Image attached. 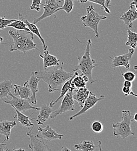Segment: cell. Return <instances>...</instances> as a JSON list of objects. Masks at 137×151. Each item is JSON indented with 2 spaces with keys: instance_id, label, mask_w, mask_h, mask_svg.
Listing matches in <instances>:
<instances>
[{
  "instance_id": "8",
  "label": "cell",
  "mask_w": 137,
  "mask_h": 151,
  "mask_svg": "<svg viewBox=\"0 0 137 151\" xmlns=\"http://www.w3.org/2000/svg\"><path fill=\"white\" fill-rule=\"evenodd\" d=\"M62 1L60 0L57 2L56 0H46L44 4H41L43 6V13L39 17L33 18V23L36 24L41 20L50 17L56 13L57 10L61 6L59 3Z\"/></svg>"
},
{
  "instance_id": "31",
  "label": "cell",
  "mask_w": 137,
  "mask_h": 151,
  "mask_svg": "<svg viewBox=\"0 0 137 151\" xmlns=\"http://www.w3.org/2000/svg\"><path fill=\"white\" fill-rule=\"evenodd\" d=\"M15 19H7L4 17L0 18V30H4L5 28L7 27L8 25L11 22L14 21Z\"/></svg>"
},
{
  "instance_id": "13",
  "label": "cell",
  "mask_w": 137,
  "mask_h": 151,
  "mask_svg": "<svg viewBox=\"0 0 137 151\" xmlns=\"http://www.w3.org/2000/svg\"><path fill=\"white\" fill-rule=\"evenodd\" d=\"M40 81V79L39 78L35 75L34 72H32L29 79L26 81H25V83L23 84V85L28 86L31 91L32 95L30 96L29 100L33 105L37 104V99H36V94L39 91L38 84Z\"/></svg>"
},
{
  "instance_id": "18",
  "label": "cell",
  "mask_w": 137,
  "mask_h": 151,
  "mask_svg": "<svg viewBox=\"0 0 137 151\" xmlns=\"http://www.w3.org/2000/svg\"><path fill=\"white\" fill-rule=\"evenodd\" d=\"M90 91L86 88H80L73 91V99L78 103L80 108H81L89 94Z\"/></svg>"
},
{
  "instance_id": "20",
  "label": "cell",
  "mask_w": 137,
  "mask_h": 151,
  "mask_svg": "<svg viewBox=\"0 0 137 151\" xmlns=\"http://www.w3.org/2000/svg\"><path fill=\"white\" fill-rule=\"evenodd\" d=\"M16 125L17 123L15 121H0V134L4 135L6 140H9L11 130Z\"/></svg>"
},
{
  "instance_id": "10",
  "label": "cell",
  "mask_w": 137,
  "mask_h": 151,
  "mask_svg": "<svg viewBox=\"0 0 137 151\" xmlns=\"http://www.w3.org/2000/svg\"><path fill=\"white\" fill-rule=\"evenodd\" d=\"M137 0H133L130 3L129 9L123 14L120 19L124 22L127 29L131 28L133 22L137 19Z\"/></svg>"
},
{
  "instance_id": "37",
  "label": "cell",
  "mask_w": 137,
  "mask_h": 151,
  "mask_svg": "<svg viewBox=\"0 0 137 151\" xmlns=\"http://www.w3.org/2000/svg\"><path fill=\"white\" fill-rule=\"evenodd\" d=\"M105 1V4H106V6L109 8L110 6V3L112 2V0H104Z\"/></svg>"
},
{
  "instance_id": "23",
  "label": "cell",
  "mask_w": 137,
  "mask_h": 151,
  "mask_svg": "<svg viewBox=\"0 0 137 151\" xmlns=\"http://www.w3.org/2000/svg\"><path fill=\"white\" fill-rule=\"evenodd\" d=\"M12 88V80H5L0 83V99L1 101L6 98L7 99L9 98V93Z\"/></svg>"
},
{
  "instance_id": "36",
  "label": "cell",
  "mask_w": 137,
  "mask_h": 151,
  "mask_svg": "<svg viewBox=\"0 0 137 151\" xmlns=\"http://www.w3.org/2000/svg\"><path fill=\"white\" fill-rule=\"evenodd\" d=\"M8 148L7 147V145L4 143L0 144V151H7Z\"/></svg>"
},
{
  "instance_id": "2",
  "label": "cell",
  "mask_w": 137,
  "mask_h": 151,
  "mask_svg": "<svg viewBox=\"0 0 137 151\" xmlns=\"http://www.w3.org/2000/svg\"><path fill=\"white\" fill-rule=\"evenodd\" d=\"M8 33L12 39V42H6L4 44H9V51L11 52L14 51H19L26 54L28 51L37 50V44L33 42V34L31 32L24 30H9Z\"/></svg>"
},
{
  "instance_id": "5",
  "label": "cell",
  "mask_w": 137,
  "mask_h": 151,
  "mask_svg": "<svg viewBox=\"0 0 137 151\" xmlns=\"http://www.w3.org/2000/svg\"><path fill=\"white\" fill-rule=\"evenodd\" d=\"M86 15L80 18L82 24L85 27H88L93 30L95 33V37H99L98 32V25L99 22L104 19H107V17L104 15H100L97 12L95 11L93 5H89L86 8Z\"/></svg>"
},
{
  "instance_id": "25",
  "label": "cell",
  "mask_w": 137,
  "mask_h": 151,
  "mask_svg": "<svg viewBox=\"0 0 137 151\" xmlns=\"http://www.w3.org/2000/svg\"><path fill=\"white\" fill-rule=\"evenodd\" d=\"M76 150L83 151H94L96 147L92 141H82L79 144L74 146Z\"/></svg>"
},
{
  "instance_id": "4",
  "label": "cell",
  "mask_w": 137,
  "mask_h": 151,
  "mask_svg": "<svg viewBox=\"0 0 137 151\" xmlns=\"http://www.w3.org/2000/svg\"><path fill=\"white\" fill-rule=\"evenodd\" d=\"M122 120L120 122L113 124V135L116 137H121L123 139L127 138L130 135H134L135 133L131 130V123L133 117L129 110L122 111Z\"/></svg>"
},
{
  "instance_id": "22",
  "label": "cell",
  "mask_w": 137,
  "mask_h": 151,
  "mask_svg": "<svg viewBox=\"0 0 137 151\" xmlns=\"http://www.w3.org/2000/svg\"><path fill=\"white\" fill-rule=\"evenodd\" d=\"M14 92L15 95H18L21 98L29 99L31 96V91L30 88L25 85L21 86L18 84H14Z\"/></svg>"
},
{
  "instance_id": "28",
  "label": "cell",
  "mask_w": 137,
  "mask_h": 151,
  "mask_svg": "<svg viewBox=\"0 0 137 151\" xmlns=\"http://www.w3.org/2000/svg\"><path fill=\"white\" fill-rule=\"evenodd\" d=\"M64 5L59 8L57 10V12L61 10H64L67 14H69L73 9L74 0H64Z\"/></svg>"
},
{
  "instance_id": "24",
  "label": "cell",
  "mask_w": 137,
  "mask_h": 151,
  "mask_svg": "<svg viewBox=\"0 0 137 151\" xmlns=\"http://www.w3.org/2000/svg\"><path fill=\"white\" fill-rule=\"evenodd\" d=\"M74 76V75L72 76V77L71 78H70L69 80H67V81L62 85V88H61V93H60V94L59 95L58 98H57L55 101H54V102L52 101L50 103V104H49V105H50L49 106H50L51 108H52V107L59 101V100L61 98H62L65 95V94H66L68 91H72L71 84V81H72V80Z\"/></svg>"
},
{
  "instance_id": "41",
  "label": "cell",
  "mask_w": 137,
  "mask_h": 151,
  "mask_svg": "<svg viewBox=\"0 0 137 151\" xmlns=\"http://www.w3.org/2000/svg\"><path fill=\"white\" fill-rule=\"evenodd\" d=\"M2 40H3V38L2 37H1L0 36V44L1 43V42L2 41Z\"/></svg>"
},
{
  "instance_id": "6",
  "label": "cell",
  "mask_w": 137,
  "mask_h": 151,
  "mask_svg": "<svg viewBox=\"0 0 137 151\" xmlns=\"http://www.w3.org/2000/svg\"><path fill=\"white\" fill-rule=\"evenodd\" d=\"M9 96L11 97V99H8L4 102L6 104H9L12 107L15 108L18 111L21 112H25L28 110L33 109L36 111H39L40 108L33 106L30 104V100L28 99H24L18 98L16 95L13 94L11 91L9 93Z\"/></svg>"
},
{
  "instance_id": "19",
  "label": "cell",
  "mask_w": 137,
  "mask_h": 151,
  "mask_svg": "<svg viewBox=\"0 0 137 151\" xmlns=\"http://www.w3.org/2000/svg\"><path fill=\"white\" fill-rule=\"evenodd\" d=\"M39 114L38 116L36 123L38 125H44L46 120L50 117L51 113L53 112V109L46 104L42 105L40 109Z\"/></svg>"
},
{
  "instance_id": "42",
  "label": "cell",
  "mask_w": 137,
  "mask_h": 151,
  "mask_svg": "<svg viewBox=\"0 0 137 151\" xmlns=\"http://www.w3.org/2000/svg\"><path fill=\"white\" fill-rule=\"evenodd\" d=\"M137 68V66H134V69H135L136 70H137V68Z\"/></svg>"
},
{
  "instance_id": "40",
  "label": "cell",
  "mask_w": 137,
  "mask_h": 151,
  "mask_svg": "<svg viewBox=\"0 0 137 151\" xmlns=\"http://www.w3.org/2000/svg\"><path fill=\"white\" fill-rule=\"evenodd\" d=\"M62 151H70V149H68V148H67V147H64L62 148V150H61Z\"/></svg>"
},
{
  "instance_id": "21",
  "label": "cell",
  "mask_w": 137,
  "mask_h": 151,
  "mask_svg": "<svg viewBox=\"0 0 137 151\" xmlns=\"http://www.w3.org/2000/svg\"><path fill=\"white\" fill-rule=\"evenodd\" d=\"M12 108L16 112V114L14 116V118H16L18 120V121L22 126L26 127V129H29L31 127H34V124L32 122V120H34V118H30V117H28L21 112L18 111L15 108Z\"/></svg>"
},
{
  "instance_id": "15",
  "label": "cell",
  "mask_w": 137,
  "mask_h": 151,
  "mask_svg": "<svg viewBox=\"0 0 137 151\" xmlns=\"http://www.w3.org/2000/svg\"><path fill=\"white\" fill-rule=\"evenodd\" d=\"M39 56L43 60L44 69L59 65V59L56 56L51 55L47 50H45L43 52H41Z\"/></svg>"
},
{
  "instance_id": "26",
  "label": "cell",
  "mask_w": 137,
  "mask_h": 151,
  "mask_svg": "<svg viewBox=\"0 0 137 151\" xmlns=\"http://www.w3.org/2000/svg\"><path fill=\"white\" fill-rule=\"evenodd\" d=\"M128 36L127 41L125 42V45L130 46L131 48L136 49L137 45V34L136 32L131 31L129 29L127 30Z\"/></svg>"
},
{
  "instance_id": "39",
  "label": "cell",
  "mask_w": 137,
  "mask_h": 151,
  "mask_svg": "<svg viewBox=\"0 0 137 151\" xmlns=\"http://www.w3.org/2000/svg\"><path fill=\"white\" fill-rule=\"evenodd\" d=\"M137 113H136L134 114V117H133V120H135L136 122H137Z\"/></svg>"
},
{
  "instance_id": "1",
  "label": "cell",
  "mask_w": 137,
  "mask_h": 151,
  "mask_svg": "<svg viewBox=\"0 0 137 151\" xmlns=\"http://www.w3.org/2000/svg\"><path fill=\"white\" fill-rule=\"evenodd\" d=\"M63 66L64 63L62 62L59 66V65L51 66L44 69L43 70L34 72L35 75L47 84L49 93H52L54 91H59L58 87L62 86L74 75L75 72H66L64 70Z\"/></svg>"
},
{
  "instance_id": "7",
  "label": "cell",
  "mask_w": 137,
  "mask_h": 151,
  "mask_svg": "<svg viewBox=\"0 0 137 151\" xmlns=\"http://www.w3.org/2000/svg\"><path fill=\"white\" fill-rule=\"evenodd\" d=\"M73 91H68L63 96L64 98L61 102V105L59 108L53 111L51 113L50 117L51 119H55L58 115L70 111L75 110V102L73 99Z\"/></svg>"
},
{
  "instance_id": "32",
  "label": "cell",
  "mask_w": 137,
  "mask_h": 151,
  "mask_svg": "<svg viewBox=\"0 0 137 151\" xmlns=\"http://www.w3.org/2000/svg\"><path fill=\"white\" fill-rule=\"evenodd\" d=\"M123 78L127 81H133L136 77V75L135 73H134L132 72H125L124 73H122L121 74Z\"/></svg>"
},
{
  "instance_id": "33",
  "label": "cell",
  "mask_w": 137,
  "mask_h": 151,
  "mask_svg": "<svg viewBox=\"0 0 137 151\" xmlns=\"http://www.w3.org/2000/svg\"><path fill=\"white\" fill-rule=\"evenodd\" d=\"M41 0H32L31 5L30 6V9L32 10H36L39 12L40 10V6L41 5Z\"/></svg>"
},
{
  "instance_id": "34",
  "label": "cell",
  "mask_w": 137,
  "mask_h": 151,
  "mask_svg": "<svg viewBox=\"0 0 137 151\" xmlns=\"http://www.w3.org/2000/svg\"><path fill=\"white\" fill-rule=\"evenodd\" d=\"M122 91H123V93L124 94L125 96H127L131 95H133V96H135V97H137V94H135V93L133 91L131 88H128V87H123V89H122Z\"/></svg>"
},
{
  "instance_id": "29",
  "label": "cell",
  "mask_w": 137,
  "mask_h": 151,
  "mask_svg": "<svg viewBox=\"0 0 137 151\" xmlns=\"http://www.w3.org/2000/svg\"><path fill=\"white\" fill-rule=\"evenodd\" d=\"M78 1L79 2H82V3H85L87 2L88 1L91 2H94L95 4H97L98 5H100L101 6V8H103L104 9V11L107 13V14H110V10L109 8H107L106 5H105V1L104 0H76Z\"/></svg>"
},
{
  "instance_id": "16",
  "label": "cell",
  "mask_w": 137,
  "mask_h": 151,
  "mask_svg": "<svg viewBox=\"0 0 137 151\" xmlns=\"http://www.w3.org/2000/svg\"><path fill=\"white\" fill-rule=\"evenodd\" d=\"M18 18L22 19V20L25 23V24H26L27 27H28V29H29L30 32L32 33H33V35H36V36H38V38H39L40 41H41V43H42L43 50H44V51H45V50H47L48 47H47V45H46L44 38L42 37V36H41V35H40V33L39 29L38 28V27L36 26V24H34L33 23H30V22H29L27 19H25V18H24V17H23L21 14H19Z\"/></svg>"
},
{
  "instance_id": "12",
  "label": "cell",
  "mask_w": 137,
  "mask_h": 151,
  "mask_svg": "<svg viewBox=\"0 0 137 151\" xmlns=\"http://www.w3.org/2000/svg\"><path fill=\"white\" fill-rule=\"evenodd\" d=\"M39 132L36 134L37 137L41 139H46L47 142L54 139H61L64 136L63 134H60L53 130L50 126L47 125L44 128L38 127Z\"/></svg>"
},
{
  "instance_id": "30",
  "label": "cell",
  "mask_w": 137,
  "mask_h": 151,
  "mask_svg": "<svg viewBox=\"0 0 137 151\" xmlns=\"http://www.w3.org/2000/svg\"><path fill=\"white\" fill-rule=\"evenodd\" d=\"M91 128L94 132L100 133L103 130V126L100 122L95 121L92 123Z\"/></svg>"
},
{
  "instance_id": "17",
  "label": "cell",
  "mask_w": 137,
  "mask_h": 151,
  "mask_svg": "<svg viewBox=\"0 0 137 151\" xmlns=\"http://www.w3.org/2000/svg\"><path fill=\"white\" fill-rule=\"evenodd\" d=\"M87 82H88V78L86 76L83 74L79 75L77 71H75L71 84L72 91L76 89L86 87Z\"/></svg>"
},
{
  "instance_id": "9",
  "label": "cell",
  "mask_w": 137,
  "mask_h": 151,
  "mask_svg": "<svg viewBox=\"0 0 137 151\" xmlns=\"http://www.w3.org/2000/svg\"><path fill=\"white\" fill-rule=\"evenodd\" d=\"M104 98V95H101L99 98H98L93 93L90 91L89 94L88 95V98H86V99L85 100L82 107L80 108V110L76 114H74V115L70 116L69 120H72L75 117L85 113L89 109H91V108H93L94 106H95V105L97 104L98 102L101 101V100H103Z\"/></svg>"
},
{
  "instance_id": "14",
  "label": "cell",
  "mask_w": 137,
  "mask_h": 151,
  "mask_svg": "<svg viewBox=\"0 0 137 151\" xmlns=\"http://www.w3.org/2000/svg\"><path fill=\"white\" fill-rule=\"evenodd\" d=\"M27 135L29 136L30 142L29 145V147L32 151H50V150L47 147L46 143H45L43 139L38 138L36 134H34L31 132H27Z\"/></svg>"
},
{
  "instance_id": "35",
  "label": "cell",
  "mask_w": 137,
  "mask_h": 151,
  "mask_svg": "<svg viewBox=\"0 0 137 151\" xmlns=\"http://www.w3.org/2000/svg\"><path fill=\"white\" fill-rule=\"evenodd\" d=\"M123 86H124V87H128V88H132L133 84H132L131 81L125 80L124 83H123Z\"/></svg>"
},
{
  "instance_id": "11",
  "label": "cell",
  "mask_w": 137,
  "mask_h": 151,
  "mask_svg": "<svg viewBox=\"0 0 137 151\" xmlns=\"http://www.w3.org/2000/svg\"><path fill=\"white\" fill-rule=\"evenodd\" d=\"M134 51L135 49L131 48L129 49L128 53L112 58V65L113 70L120 66H124L126 69H129L130 67V61L134 53Z\"/></svg>"
},
{
  "instance_id": "27",
  "label": "cell",
  "mask_w": 137,
  "mask_h": 151,
  "mask_svg": "<svg viewBox=\"0 0 137 151\" xmlns=\"http://www.w3.org/2000/svg\"><path fill=\"white\" fill-rule=\"evenodd\" d=\"M7 27H11L14 28V29L18 30H24L26 32H30L28 27H27L25 23L22 20L18 18V20L15 19L14 21L11 22L10 24L8 25Z\"/></svg>"
},
{
  "instance_id": "3",
  "label": "cell",
  "mask_w": 137,
  "mask_h": 151,
  "mask_svg": "<svg viewBox=\"0 0 137 151\" xmlns=\"http://www.w3.org/2000/svg\"><path fill=\"white\" fill-rule=\"evenodd\" d=\"M92 45V41L90 39H88L86 44V48L84 54L82 57H78V64L73 70L74 72L80 70L82 74L86 76L88 78V82L91 84L94 83L96 80H94L92 77V70L98 64L96 63L95 59L91 57V48Z\"/></svg>"
},
{
  "instance_id": "38",
  "label": "cell",
  "mask_w": 137,
  "mask_h": 151,
  "mask_svg": "<svg viewBox=\"0 0 137 151\" xmlns=\"http://www.w3.org/2000/svg\"><path fill=\"white\" fill-rule=\"evenodd\" d=\"M8 151H25V150L22 149V148H19V149H12V150H8Z\"/></svg>"
}]
</instances>
